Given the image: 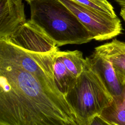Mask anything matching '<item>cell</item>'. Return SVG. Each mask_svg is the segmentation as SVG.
I'll list each match as a JSON object with an SVG mask.
<instances>
[{
	"mask_svg": "<svg viewBox=\"0 0 125 125\" xmlns=\"http://www.w3.org/2000/svg\"><path fill=\"white\" fill-rule=\"evenodd\" d=\"M116 2L121 8H125V0H113Z\"/></svg>",
	"mask_w": 125,
	"mask_h": 125,
	"instance_id": "cell-14",
	"label": "cell"
},
{
	"mask_svg": "<svg viewBox=\"0 0 125 125\" xmlns=\"http://www.w3.org/2000/svg\"><path fill=\"white\" fill-rule=\"evenodd\" d=\"M87 125H112L100 115L95 116Z\"/></svg>",
	"mask_w": 125,
	"mask_h": 125,
	"instance_id": "cell-13",
	"label": "cell"
},
{
	"mask_svg": "<svg viewBox=\"0 0 125 125\" xmlns=\"http://www.w3.org/2000/svg\"><path fill=\"white\" fill-rule=\"evenodd\" d=\"M26 21L22 0H0V39L14 33Z\"/></svg>",
	"mask_w": 125,
	"mask_h": 125,
	"instance_id": "cell-8",
	"label": "cell"
},
{
	"mask_svg": "<svg viewBox=\"0 0 125 125\" xmlns=\"http://www.w3.org/2000/svg\"><path fill=\"white\" fill-rule=\"evenodd\" d=\"M85 64L86 59L80 51L56 52L53 61L54 81L64 96L83 71Z\"/></svg>",
	"mask_w": 125,
	"mask_h": 125,
	"instance_id": "cell-6",
	"label": "cell"
},
{
	"mask_svg": "<svg viewBox=\"0 0 125 125\" xmlns=\"http://www.w3.org/2000/svg\"><path fill=\"white\" fill-rule=\"evenodd\" d=\"M100 116L112 125H125V84L122 94L112 97Z\"/></svg>",
	"mask_w": 125,
	"mask_h": 125,
	"instance_id": "cell-11",
	"label": "cell"
},
{
	"mask_svg": "<svg viewBox=\"0 0 125 125\" xmlns=\"http://www.w3.org/2000/svg\"><path fill=\"white\" fill-rule=\"evenodd\" d=\"M0 40L33 53L48 54L59 50L55 42L30 20L10 36Z\"/></svg>",
	"mask_w": 125,
	"mask_h": 125,
	"instance_id": "cell-7",
	"label": "cell"
},
{
	"mask_svg": "<svg viewBox=\"0 0 125 125\" xmlns=\"http://www.w3.org/2000/svg\"><path fill=\"white\" fill-rule=\"evenodd\" d=\"M78 18L93 39L102 41L111 39L122 33L121 21L117 16L85 7L73 0H60Z\"/></svg>",
	"mask_w": 125,
	"mask_h": 125,
	"instance_id": "cell-4",
	"label": "cell"
},
{
	"mask_svg": "<svg viewBox=\"0 0 125 125\" xmlns=\"http://www.w3.org/2000/svg\"><path fill=\"white\" fill-rule=\"evenodd\" d=\"M30 20L60 46L93 40L86 28L60 0H34L28 3Z\"/></svg>",
	"mask_w": 125,
	"mask_h": 125,
	"instance_id": "cell-2",
	"label": "cell"
},
{
	"mask_svg": "<svg viewBox=\"0 0 125 125\" xmlns=\"http://www.w3.org/2000/svg\"><path fill=\"white\" fill-rule=\"evenodd\" d=\"M120 14L125 23V8H121Z\"/></svg>",
	"mask_w": 125,
	"mask_h": 125,
	"instance_id": "cell-15",
	"label": "cell"
},
{
	"mask_svg": "<svg viewBox=\"0 0 125 125\" xmlns=\"http://www.w3.org/2000/svg\"><path fill=\"white\" fill-rule=\"evenodd\" d=\"M0 125H79L52 79L0 60Z\"/></svg>",
	"mask_w": 125,
	"mask_h": 125,
	"instance_id": "cell-1",
	"label": "cell"
},
{
	"mask_svg": "<svg viewBox=\"0 0 125 125\" xmlns=\"http://www.w3.org/2000/svg\"><path fill=\"white\" fill-rule=\"evenodd\" d=\"M94 52L104 57L111 63L118 79L125 84V42L116 39L96 47Z\"/></svg>",
	"mask_w": 125,
	"mask_h": 125,
	"instance_id": "cell-10",
	"label": "cell"
},
{
	"mask_svg": "<svg viewBox=\"0 0 125 125\" xmlns=\"http://www.w3.org/2000/svg\"><path fill=\"white\" fill-rule=\"evenodd\" d=\"M25 0L29 3H30V2H31L32 1H33V0Z\"/></svg>",
	"mask_w": 125,
	"mask_h": 125,
	"instance_id": "cell-16",
	"label": "cell"
},
{
	"mask_svg": "<svg viewBox=\"0 0 125 125\" xmlns=\"http://www.w3.org/2000/svg\"><path fill=\"white\" fill-rule=\"evenodd\" d=\"M56 53L30 52L0 40V60L38 76L53 80V61Z\"/></svg>",
	"mask_w": 125,
	"mask_h": 125,
	"instance_id": "cell-5",
	"label": "cell"
},
{
	"mask_svg": "<svg viewBox=\"0 0 125 125\" xmlns=\"http://www.w3.org/2000/svg\"><path fill=\"white\" fill-rule=\"evenodd\" d=\"M85 7L115 17L117 15L113 6L107 0H73Z\"/></svg>",
	"mask_w": 125,
	"mask_h": 125,
	"instance_id": "cell-12",
	"label": "cell"
},
{
	"mask_svg": "<svg viewBox=\"0 0 125 125\" xmlns=\"http://www.w3.org/2000/svg\"><path fill=\"white\" fill-rule=\"evenodd\" d=\"M88 58L92 66L98 74L112 97L121 95L124 85H122L118 79L111 62L94 51Z\"/></svg>",
	"mask_w": 125,
	"mask_h": 125,
	"instance_id": "cell-9",
	"label": "cell"
},
{
	"mask_svg": "<svg viewBox=\"0 0 125 125\" xmlns=\"http://www.w3.org/2000/svg\"><path fill=\"white\" fill-rule=\"evenodd\" d=\"M81 74L64 96L74 112L79 125H87L112 100L88 57Z\"/></svg>",
	"mask_w": 125,
	"mask_h": 125,
	"instance_id": "cell-3",
	"label": "cell"
}]
</instances>
